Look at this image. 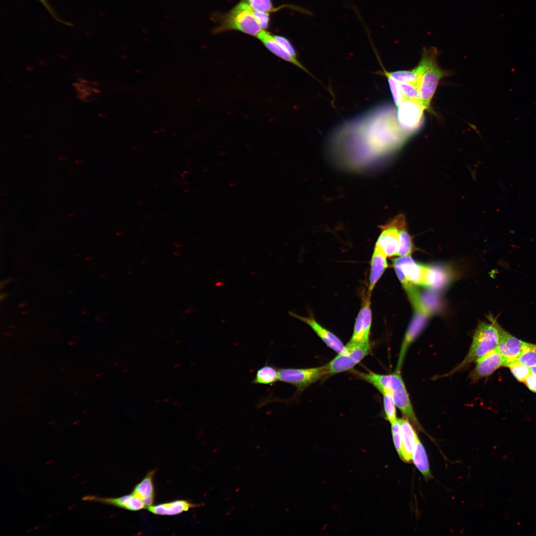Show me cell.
<instances>
[{
  "instance_id": "36",
  "label": "cell",
  "mask_w": 536,
  "mask_h": 536,
  "mask_svg": "<svg viewBox=\"0 0 536 536\" xmlns=\"http://www.w3.org/2000/svg\"><path fill=\"white\" fill-rule=\"evenodd\" d=\"M523 383L530 391L536 394V376L531 373Z\"/></svg>"
},
{
  "instance_id": "29",
  "label": "cell",
  "mask_w": 536,
  "mask_h": 536,
  "mask_svg": "<svg viewBox=\"0 0 536 536\" xmlns=\"http://www.w3.org/2000/svg\"><path fill=\"white\" fill-rule=\"evenodd\" d=\"M390 73L400 83H410L417 87L418 77L413 70L396 71Z\"/></svg>"
},
{
  "instance_id": "17",
  "label": "cell",
  "mask_w": 536,
  "mask_h": 536,
  "mask_svg": "<svg viewBox=\"0 0 536 536\" xmlns=\"http://www.w3.org/2000/svg\"><path fill=\"white\" fill-rule=\"evenodd\" d=\"M84 501H94L112 505L127 510L136 511L146 508L143 503L133 495L116 498L100 497L95 495H87L82 498Z\"/></svg>"
},
{
  "instance_id": "24",
  "label": "cell",
  "mask_w": 536,
  "mask_h": 536,
  "mask_svg": "<svg viewBox=\"0 0 536 536\" xmlns=\"http://www.w3.org/2000/svg\"><path fill=\"white\" fill-rule=\"evenodd\" d=\"M413 250L414 246L412 238L407 230L406 225L400 231L397 256L400 257L409 256Z\"/></svg>"
},
{
  "instance_id": "14",
  "label": "cell",
  "mask_w": 536,
  "mask_h": 536,
  "mask_svg": "<svg viewBox=\"0 0 536 536\" xmlns=\"http://www.w3.org/2000/svg\"><path fill=\"white\" fill-rule=\"evenodd\" d=\"M500 340L497 348L504 357L506 367L517 361L521 353L526 342L514 336L501 326L500 327Z\"/></svg>"
},
{
  "instance_id": "32",
  "label": "cell",
  "mask_w": 536,
  "mask_h": 536,
  "mask_svg": "<svg viewBox=\"0 0 536 536\" xmlns=\"http://www.w3.org/2000/svg\"><path fill=\"white\" fill-rule=\"evenodd\" d=\"M393 439L396 449L400 457L402 455V441L400 425L398 420L391 424Z\"/></svg>"
},
{
  "instance_id": "27",
  "label": "cell",
  "mask_w": 536,
  "mask_h": 536,
  "mask_svg": "<svg viewBox=\"0 0 536 536\" xmlns=\"http://www.w3.org/2000/svg\"><path fill=\"white\" fill-rule=\"evenodd\" d=\"M383 69L384 71L381 73L387 78L395 104L398 107L403 101L406 100V98L402 91L400 83L391 75L390 72L387 71L384 68Z\"/></svg>"
},
{
  "instance_id": "12",
  "label": "cell",
  "mask_w": 536,
  "mask_h": 536,
  "mask_svg": "<svg viewBox=\"0 0 536 536\" xmlns=\"http://www.w3.org/2000/svg\"><path fill=\"white\" fill-rule=\"evenodd\" d=\"M506 360L497 347L487 353L476 361L469 379L473 383L487 377L501 367H506Z\"/></svg>"
},
{
  "instance_id": "28",
  "label": "cell",
  "mask_w": 536,
  "mask_h": 536,
  "mask_svg": "<svg viewBox=\"0 0 536 536\" xmlns=\"http://www.w3.org/2000/svg\"><path fill=\"white\" fill-rule=\"evenodd\" d=\"M513 376L519 382H524L527 377L532 373L530 367L516 361L508 367Z\"/></svg>"
},
{
  "instance_id": "34",
  "label": "cell",
  "mask_w": 536,
  "mask_h": 536,
  "mask_svg": "<svg viewBox=\"0 0 536 536\" xmlns=\"http://www.w3.org/2000/svg\"><path fill=\"white\" fill-rule=\"evenodd\" d=\"M253 14L262 29H267L268 27L270 21L268 12L253 10Z\"/></svg>"
},
{
  "instance_id": "26",
  "label": "cell",
  "mask_w": 536,
  "mask_h": 536,
  "mask_svg": "<svg viewBox=\"0 0 536 536\" xmlns=\"http://www.w3.org/2000/svg\"><path fill=\"white\" fill-rule=\"evenodd\" d=\"M380 392L383 396L384 408L386 419L392 424L398 420L396 415V405L392 395L388 391L383 390Z\"/></svg>"
},
{
  "instance_id": "1",
  "label": "cell",
  "mask_w": 536,
  "mask_h": 536,
  "mask_svg": "<svg viewBox=\"0 0 536 536\" xmlns=\"http://www.w3.org/2000/svg\"><path fill=\"white\" fill-rule=\"evenodd\" d=\"M334 139L346 147L381 153L400 146L408 136L401 128L395 108L381 105L339 127Z\"/></svg>"
},
{
  "instance_id": "7",
  "label": "cell",
  "mask_w": 536,
  "mask_h": 536,
  "mask_svg": "<svg viewBox=\"0 0 536 536\" xmlns=\"http://www.w3.org/2000/svg\"><path fill=\"white\" fill-rule=\"evenodd\" d=\"M414 313L402 341L395 372L400 373L406 352L411 344L424 330L430 315L429 310L421 301L419 294L410 299Z\"/></svg>"
},
{
  "instance_id": "8",
  "label": "cell",
  "mask_w": 536,
  "mask_h": 536,
  "mask_svg": "<svg viewBox=\"0 0 536 536\" xmlns=\"http://www.w3.org/2000/svg\"><path fill=\"white\" fill-rule=\"evenodd\" d=\"M328 376L330 375L327 364L310 368H278L279 381L294 386L298 392Z\"/></svg>"
},
{
  "instance_id": "18",
  "label": "cell",
  "mask_w": 536,
  "mask_h": 536,
  "mask_svg": "<svg viewBox=\"0 0 536 536\" xmlns=\"http://www.w3.org/2000/svg\"><path fill=\"white\" fill-rule=\"evenodd\" d=\"M202 504H196L187 500H177L169 502L150 505L146 508L150 513L157 515L174 516L187 511L190 509L199 507Z\"/></svg>"
},
{
  "instance_id": "16",
  "label": "cell",
  "mask_w": 536,
  "mask_h": 536,
  "mask_svg": "<svg viewBox=\"0 0 536 536\" xmlns=\"http://www.w3.org/2000/svg\"><path fill=\"white\" fill-rule=\"evenodd\" d=\"M402 441L401 459L406 462L412 459L415 443L418 439L411 422L405 417L398 419Z\"/></svg>"
},
{
  "instance_id": "9",
  "label": "cell",
  "mask_w": 536,
  "mask_h": 536,
  "mask_svg": "<svg viewBox=\"0 0 536 536\" xmlns=\"http://www.w3.org/2000/svg\"><path fill=\"white\" fill-rule=\"evenodd\" d=\"M346 351L338 353L327 364L330 375L351 369L370 352V343L345 345Z\"/></svg>"
},
{
  "instance_id": "31",
  "label": "cell",
  "mask_w": 536,
  "mask_h": 536,
  "mask_svg": "<svg viewBox=\"0 0 536 536\" xmlns=\"http://www.w3.org/2000/svg\"><path fill=\"white\" fill-rule=\"evenodd\" d=\"M254 11L269 12L274 10L271 0H248Z\"/></svg>"
},
{
  "instance_id": "5",
  "label": "cell",
  "mask_w": 536,
  "mask_h": 536,
  "mask_svg": "<svg viewBox=\"0 0 536 536\" xmlns=\"http://www.w3.org/2000/svg\"><path fill=\"white\" fill-rule=\"evenodd\" d=\"M232 30L256 37L263 30L253 14V9L245 0H242L229 11L220 15L218 26L213 32L215 34Z\"/></svg>"
},
{
  "instance_id": "21",
  "label": "cell",
  "mask_w": 536,
  "mask_h": 536,
  "mask_svg": "<svg viewBox=\"0 0 536 536\" xmlns=\"http://www.w3.org/2000/svg\"><path fill=\"white\" fill-rule=\"evenodd\" d=\"M386 257L382 252L375 248L371 261L369 285L367 295L369 296H371L376 283L388 266Z\"/></svg>"
},
{
  "instance_id": "35",
  "label": "cell",
  "mask_w": 536,
  "mask_h": 536,
  "mask_svg": "<svg viewBox=\"0 0 536 536\" xmlns=\"http://www.w3.org/2000/svg\"><path fill=\"white\" fill-rule=\"evenodd\" d=\"M38 0L43 5V6H44V7L46 8V9L48 11V12L50 13V14L52 15V16L56 21H58L59 22H61L62 23H63L64 24L68 25V26H71V23H68V22H65V21H63L62 19H61L60 18H59L58 16L57 15V14L56 13V12L53 10V9L51 6V5H50V4L49 3V2L47 1V0Z\"/></svg>"
},
{
  "instance_id": "11",
  "label": "cell",
  "mask_w": 536,
  "mask_h": 536,
  "mask_svg": "<svg viewBox=\"0 0 536 536\" xmlns=\"http://www.w3.org/2000/svg\"><path fill=\"white\" fill-rule=\"evenodd\" d=\"M406 225L404 215L396 216L389 223L382 226V231L375 248L382 252L386 257L397 256L400 231Z\"/></svg>"
},
{
  "instance_id": "6",
  "label": "cell",
  "mask_w": 536,
  "mask_h": 536,
  "mask_svg": "<svg viewBox=\"0 0 536 536\" xmlns=\"http://www.w3.org/2000/svg\"><path fill=\"white\" fill-rule=\"evenodd\" d=\"M393 264L397 275L408 296L417 292L416 286H426L428 266L417 263L410 256L395 259Z\"/></svg>"
},
{
  "instance_id": "2",
  "label": "cell",
  "mask_w": 536,
  "mask_h": 536,
  "mask_svg": "<svg viewBox=\"0 0 536 536\" xmlns=\"http://www.w3.org/2000/svg\"><path fill=\"white\" fill-rule=\"evenodd\" d=\"M358 376L375 387L379 392L388 391L392 395L396 406L404 417L419 430H422L410 401L407 390L400 373L388 375L373 372L356 373Z\"/></svg>"
},
{
  "instance_id": "3",
  "label": "cell",
  "mask_w": 536,
  "mask_h": 536,
  "mask_svg": "<svg viewBox=\"0 0 536 536\" xmlns=\"http://www.w3.org/2000/svg\"><path fill=\"white\" fill-rule=\"evenodd\" d=\"M438 51L435 47L424 48L421 59L413 71L417 76L418 88L421 104L428 109L440 80L449 75V72L438 65Z\"/></svg>"
},
{
  "instance_id": "13",
  "label": "cell",
  "mask_w": 536,
  "mask_h": 536,
  "mask_svg": "<svg viewBox=\"0 0 536 536\" xmlns=\"http://www.w3.org/2000/svg\"><path fill=\"white\" fill-rule=\"evenodd\" d=\"M370 296L367 295L357 317L353 332L347 345L369 343L372 323Z\"/></svg>"
},
{
  "instance_id": "10",
  "label": "cell",
  "mask_w": 536,
  "mask_h": 536,
  "mask_svg": "<svg viewBox=\"0 0 536 536\" xmlns=\"http://www.w3.org/2000/svg\"><path fill=\"white\" fill-rule=\"evenodd\" d=\"M425 108L420 103L406 99L398 107L397 117L402 130L408 135L417 131L424 122Z\"/></svg>"
},
{
  "instance_id": "19",
  "label": "cell",
  "mask_w": 536,
  "mask_h": 536,
  "mask_svg": "<svg viewBox=\"0 0 536 536\" xmlns=\"http://www.w3.org/2000/svg\"><path fill=\"white\" fill-rule=\"evenodd\" d=\"M256 37L274 55L286 62L295 65L310 74V73L298 61L297 59L292 56L283 48L274 38L273 35L263 29Z\"/></svg>"
},
{
  "instance_id": "25",
  "label": "cell",
  "mask_w": 536,
  "mask_h": 536,
  "mask_svg": "<svg viewBox=\"0 0 536 536\" xmlns=\"http://www.w3.org/2000/svg\"><path fill=\"white\" fill-rule=\"evenodd\" d=\"M517 361L529 367L536 366V344L526 342Z\"/></svg>"
},
{
  "instance_id": "4",
  "label": "cell",
  "mask_w": 536,
  "mask_h": 536,
  "mask_svg": "<svg viewBox=\"0 0 536 536\" xmlns=\"http://www.w3.org/2000/svg\"><path fill=\"white\" fill-rule=\"evenodd\" d=\"M489 322L479 323L467 354L458 366L444 376H450L461 371L497 347L500 340V325L492 317H489Z\"/></svg>"
},
{
  "instance_id": "37",
  "label": "cell",
  "mask_w": 536,
  "mask_h": 536,
  "mask_svg": "<svg viewBox=\"0 0 536 536\" xmlns=\"http://www.w3.org/2000/svg\"><path fill=\"white\" fill-rule=\"evenodd\" d=\"M530 369L532 373L536 376V366H534L530 367Z\"/></svg>"
},
{
  "instance_id": "15",
  "label": "cell",
  "mask_w": 536,
  "mask_h": 536,
  "mask_svg": "<svg viewBox=\"0 0 536 536\" xmlns=\"http://www.w3.org/2000/svg\"><path fill=\"white\" fill-rule=\"evenodd\" d=\"M289 314L309 325L328 346L337 353H342L346 351L345 346L339 338L320 325L313 317H303L292 312Z\"/></svg>"
},
{
  "instance_id": "20",
  "label": "cell",
  "mask_w": 536,
  "mask_h": 536,
  "mask_svg": "<svg viewBox=\"0 0 536 536\" xmlns=\"http://www.w3.org/2000/svg\"><path fill=\"white\" fill-rule=\"evenodd\" d=\"M155 470L149 471L143 479L133 488L132 494L141 500L146 508L152 505L155 501V492L154 476Z\"/></svg>"
},
{
  "instance_id": "23",
  "label": "cell",
  "mask_w": 536,
  "mask_h": 536,
  "mask_svg": "<svg viewBox=\"0 0 536 536\" xmlns=\"http://www.w3.org/2000/svg\"><path fill=\"white\" fill-rule=\"evenodd\" d=\"M278 381V368L272 365L266 364L257 371L252 383L272 385Z\"/></svg>"
},
{
  "instance_id": "22",
  "label": "cell",
  "mask_w": 536,
  "mask_h": 536,
  "mask_svg": "<svg viewBox=\"0 0 536 536\" xmlns=\"http://www.w3.org/2000/svg\"><path fill=\"white\" fill-rule=\"evenodd\" d=\"M412 459L415 467L425 478L429 479L432 477L427 456L419 438L415 443Z\"/></svg>"
},
{
  "instance_id": "30",
  "label": "cell",
  "mask_w": 536,
  "mask_h": 536,
  "mask_svg": "<svg viewBox=\"0 0 536 536\" xmlns=\"http://www.w3.org/2000/svg\"><path fill=\"white\" fill-rule=\"evenodd\" d=\"M402 91L406 99L420 103L419 93L415 85L410 83H400Z\"/></svg>"
},
{
  "instance_id": "33",
  "label": "cell",
  "mask_w": 536,
  "mask_h": 536,
  "mask_svg": "<svg viewBox=\"0 0 536 536\" xmlns=\"http://www.w3.org/2000/svg\"><path fill=\"white\" fill-rule=\"evenodd\" d=\"M274 38L292 56L297 59L296 52L289 40L284 37L279 35H273Z\"/></svg>"
}]
</instances>
